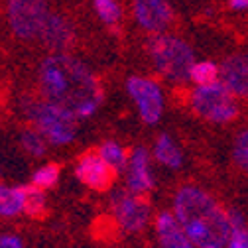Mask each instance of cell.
<instances>
[{
    "mask_svg": "<svg viewBox=\"0 0 248 248\" xmlns=\"http://www.w3.org/2000/svg\"><path fill=\"white\" fill-rule=\"evenodd\" d=\"M42 97L69 110L77 120L93 116L103 103V89L81 59L69 53H51L40 65Z\"/></svg>",
    "mask_w": 248,
    "mask_h": 248,
    "instance_id": "6da1fadb",
    "label": "cell"
},
{
    "mask_svg": "<svg viewBox=\"0 0 248 248\" xmlns=\"http://www.w3.org/2000/svg\"><path fill=\"white\" fill-rule=\"evenodd\" d=\"M171 213L197 248H225L229 209L197 185H183L173 195Z\"/></svg>",
    "mask_w": 248,
    "mask_h": 248,
    "instance_id": "7a4b0ae2",
    "label": "cell"
},
{
    "mask_svg": "<svg viewBox=\"0 0 248 248\" xmlns=\"http://www.w3.org/2000/svg\"><path fill=\"white\" fill-rule=\"evenodd\" d=\"M148 55L152 65L166 81L183 85L191 81V69L195 65L193 47L179 36L156 34L148 40Z\"/></svg>",
    "mask_w": 248,
    "mask_h": 248,
    "instance_id": "3957f363",
    "label": "cell"
},
{
    "mask_svg": "<svg viewBox=\"0 0 248 248\" xmlns=\"http://www.w3.org/2000/svg\"><path fill=\"white\" fill-rule=\"evenodd\" d=\"M24 112L28 120L34 124V128L53 146H65L73 142L77 134V118L49 101L42 99H28L24 101Z\"/></svg>",
    "mask_w": 248,
    "mask_h": 248,
    "instance_id": "277c9868",
    "label": "cell"
},
{
    "mask_svg": "<svg viewBox=\"0 0 248 248\" xmlns=\"http://www.w3.org/2000/svg\"><path fill=\"white\" fill-rule=\"evenodd\" d=\"M189 107L201 120L211 124H231L240 116L238 99L221 81L193 87L189 93Z\"/></svg>",
    "mask_w": 248,
    "mask_h": 248,
    "instance_id": "5b68a950",
    "label": "cell"
},
{
    "mask_svg": "<svg viewBox=\"0 0 248 248\" xmlns=\"http://www.w3.org/2000/svg\"><path fill=\"white\" fill-rule=\"evenodd\" d=\"M112 217L116 225L124 232H140L148 227L152 207L144 195H138L130 189H118L110 199Z\"/></svg>",
    "mask_w": 248,
    "mask_h": 248,
    "instance_id": "8992f818",
    "label": "cell"
},
{
    "mask_svg": "<svg viewBox=\"0 0 248 248\" xmlns=\"http://www.w3.org/2000/svg\"><path fill=\"white\" fill-rule=\"evenodd\" d=\"M49 16L46 0H8V22L20 40L40 38Z\"/></svg>",
    "mask_w": 248,
    "mask_h": 248,
    "instance_id": "52a82bcc",
    "label": "cell"
},
{
    "mask_svg": "<svg viewBox=\"0 0 248 248\" xmlns=\"http://www.w3.org/2000/svg\"><path fill=\"white\" fill-rule=\"evenodd\" d=\"M126 91L138 108L140 118L146 124L154 126V124H158L162 120L164 108H166V97H164V89L160 87L158 81L134 75L126 81Z\"/></svg>",
    "mask_w": 248,
    "mask_h": 248,
    "instance_id": "ba28073f",
    "label": "cell"
},
{
    "mask_svg": "<svg viewBox=\"0 0 248 248\" xmlns=\"http://www.w3.org/2000/svg\"><path fill=\"white\" fill-rule=\"evenodd\" d=\"M132 14L138 26L152 36L166 34L173 22V8L170 0H132Z\"/></svg>",
    "mask_w": 248,
    "mask_h": 248,
    "instance_id": "9c48e42d",
    "label": "cell"
},
{
    "mask_svg": "<svg viewBox=\"0 0 248 248\" xmlns=\"http://www.w3.org/2000/svg\"><path fill=\"white\" fill-rule=\"evenodd\" d=\"M75 175L83 185H87V187L97 189V191H105L112 185L116 171L99 156V152H89L77 162Z\"/></svg>",
    "mask_w": 248,
    "mask_h": 248,
    "instance_id": "30bf717a",
    "label": "cell"
},
{
    "mask_svg": "<svg viewBox=\"0 0 248 248\" xmlns=\"http://www.w3.org/2000/svg\"><path fill=\"white\" fill-rule=\"evenodd\" d=\"M221 83L238 101H248V51H234L221 61Z\"/></svg>",
    "mask_w": 248,
    "mask_h": 248,
    "instance_id": "8fae6325",
    "label": "cell"
},
{
    "mask_svg": "<svg viewBox=\"0 0 248 248\" xmlns=\"http://www.w3.org/2000/svg\"><path fill=\"white\" fill-rule=\"evenodd\" d=\"M154 187V173H152V162L150 152L142 146L134 148L126 168V189L144 195Z\"/></svg>",
    "mask_w": 248,
    "mask_h": 248,
    "instance_id": "7c38bea8",
    "label": "cell"
},
{
    "mask_svg": "<svg viewBox=\"0 0 248 248\" xmlns=\"http://www.w3.org/2000/svg\"><path fill=\"white\" fill-rule=\"evenodd\" d=\"M154 231H156L160 248H197L171 211H162L156 217Z\"/></svg>",
    "mask_w": 248,
    "mask_h": 248,
    "instance_id": "4fadbf2b",
    "label": "cell"
},
{
    "mask_svg": "<svg viewBox=\"0 0 248 248\" xmlns=\"http://www.w3.org/2000/svg\"><path fill=\"white\" fill-rule=\"evenodd\" d=\"M38 40H42L47 47L55 49V53H61V49H65L67 46H71L73 40H75L73 24L61 14L49 12Z\"/></svg>",
    "mask_w": 248,
    "mask_h": 248,
    "instance_id": "5bb4252c",
    "label": "cell"
},
{
    "mask_svg": "<svg viewBox=\"0 0 248 248\" xmlns=\"http://www.w3.org/2000/svg\"><path fill=\"white\" fill-rule=\"evenodd\" d=\"M152 156L156 158V162H160L162 166H166L170 170H177L183 164V152H181V148L168 134H160L156 138L154 148H152Z\"/></svg>",
    "mask_w": 248,
    "mask_h": 248,
    "instance_id": "9a60e30c",
    "label": "cell"
},
{
    "mask_svg": "<svg viewBox=\"0 0 248 248\" xmlns=\"http://www.w3.org/2000/svg\"><path fill=\"white\" fill-rule=\"evenodd\" d=\"M225 248H248V221L240 209H229V236Z\"/></svg>",
    "mask_w": 248,
    "mask_h": 248,
    "instance_id": "2e32d148",
    "label": "cell"
},
{
    "mask_svg": "<svg viewBox=\"0 0 248 248\" xmlns=\"http://www.w3.org/2000/svg\"><path fill=\"white\" fill-rule=\"evenodd\" d=\"M24 213V187L0 185V217H16Z\"/></svg>",
    "mask_w": 248,
    "mask_h": 248,
    "instance_id": "e0dca14e",
    "label": "cell"
},
{
    "mask_svg": "<svg viewBox=\"0 0 248 248\" xmlns=\"http://www.w3.org/2000/svg\"><path fill=\"white\" fill-rule=\"evenodd\" d=\"M217 81H221V65H217L211 59H197L191 69V83L195 87H203Z\"/></svg>",
    "mask_w": 248,
    "mask_h": 248,
    "instance_id": "ac0fdd59",
    "label": "cell"
},
{
    "mask_svg": "<svg viewBox=\"0 0 248 248\" xmlns=\"http://www.w3.org/2000/svg\"><path fill=\"white\" fill-rule=\"evenodd\" d=\"M99 156L114 170V171H122V170H126L128 168V154L126 150H124L118 142L114 140H108L105 142L101 148H99Z\"/></svg>",
    "mask_w": 248,
    "mask_h": 248,
    "instance_id": "d6986e66",
    "label": "cell"
},
{
    "mask_svg": "<svg viewBox=\"0 0 248 248\" xmlns=\"http://www.w3.org/2000/svg\"><path fill=\"white\" fill-rule=\"evenodd\" d=\"M24 213L30 217H40L46 213V193L44 189L36 187V185H28L24 187Z\"/></svg>",
    "mask_w": 248,
    "mask_h": 248,
    "instance_id": "ffe728a7",
    "label": "cell"
},
{
    "mask_svg": "<svg viewBox=\"0 0 248 248\" xmlns=\"http://www.w3.org/2000/svg\"><path fill=\"white\" fill-rule=\"evenodd\" d=\"M231 156L234 166L248 175V128H242L240 132H236L234 140H232V150Z\"/></svg>",
    "mask_w": 248,
    "mask_h": 248,
    "instance_id": "44dd1931",
    "label": "cell"
},
{
    "mask_svg": "<svg viewBox=\"0 0 248 248\" xmlns=\"http://www.w3.org/2000/svg\"><path fill=\"white\" fill-rule=\"evenodd\" d=\"M93 6H95L97 16L108 26L118 24L122 18V8L118 0H93Z\"/></svg>",
    "mask_w": 248,
    "mask_h": 248,
    "instance_id": "7402d4cb",
    "label": "cell"
},
{
    "mask_svg": "<svg viewBox=\"0 0 248 248\" xmlns=\"http://www.w3.org/2000/svg\"><path fill=\"white\" fill-rule=\"evenodd\" d=\"M46 138L36 130V128H30L22 132V148L34 158H40L46 154Z\"/></svg>",
    "mask_w": 248,
    "mask_h": 248,
    "instance_id": "603a6c76",
    "label": "cell"
},
{
    "mask_svg": "<svg viewBox=\"0 0 248 248\" xmlns=\"http://www.w3.org/2000/svg\"><path fill=\"white\" fill-rule=\"evenodd\" d=\"M57 179H59V166L46 164V166H42L34 171L32 185H36V187H40V189H49L57 183Z\"/></svg>",
    "mask_w": 248,
    "mask_h": 248,
    "instance_id": "cb8c5ba5",
    "label": "cell"
},
{
    "mask_svg": "<svg viewBox=\"0 0 248 248\" xmlns=\"http://www.w3.org/2000/svg\"><path fill=\"white\" fill-rule=\"evenodd\" d=\"M0 248H24V242L16 234H0Z\"/></svg>",
    "mask_w": 248,
    "mask_h": 248,
    "instance_id": "d4e9b609",
    "label": "cell"
},
{
    "mask_svg": "<svg viewBox=\"0 0 248 248\" xmlns=\"http://www.w3.org/2000/svg\"><path fill=\"white\" fill-rule=\"evenodd\" d=\"M229 8L232 12H248V0H229Z\"/></svg>",
    "mask_w": 248,
    "mask_h": 248,
    "instance_id": "484cf974",
    "label": "cell"
}]
</instances>
